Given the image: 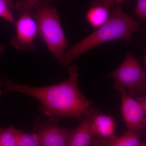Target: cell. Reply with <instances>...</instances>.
Returning <instances> with one entry per match:
<instances>
[{
  "mask_svg": "<svg viewBox=\"0 0 146 146\" xmlns=\"http://www.w3.org/2000/svg\"><path fill=\"white\" fill-rule=\"evenodd\" d=\"M0 17L11 23L14 21L13 14L10 8L5 0H0Z\"/></svg>",
  "mask_w": 146,
  "mask_h": 146,
  "instance_id": "cell-15",
  "label": "cell"
},
{
  "mask_svg": "<svg viewBox=\"0 0 146 146\" xmlns=\"http://www.w3.org/2000/svg\"><path fill=\"white\" fill-rule=\"evenodd\" d=\"M68 72V79L54 85L31 87L4 78L0 81V88L3 95L14 91L26 94L39 100L41 103L39 111L48 116V120L52 122L57 124L60 120L66 118L81 120L94 103L87 99L79 89L77 66L71 65Z\"/></svg>",
  "mask_w": 146,
  "mask_h": 146,
  "instance_id": "cell-1",
  "label": "cell"
},
{
  "mask_svg": "<svg viewBox=\"0 0 146 146\" xmlns=\"http://www.w3.org/2000/svg\"><path fill=\"white\" fill-rule=\"evenodd\" d=\"M16 129L12 125L6 129L0 127V146H17L15 134Z\"/></svg>",
  "mask_w": 146,
  "mask_h": 146,
  "instance_id": "cell-13",
  "label": "cell"
},
{
  "mask_svg": "<svg viewBox=\"0 0 146 146\" xmlns=\"http://www.w3.org/2000/svg\"><path fill=\"white\" fill-rule=\"evenodd\" d=\"M113 2L117 3V4H120L123 2L125 0H112Z\"/></svg>",
  "mask_w": 146,
  "mask_h": 146,
  "instance_id": "cell-21",
  "label": "cell"
},
{
  "mask_svg": "<svg viewBox=\"0 0 146 146\" xmlns=\"http://www.w3.org/2000/svg\"><path fill=\"white\" fill-rule=\"evenodd\" d=\"M41 0H24L19 1L16 3L15 7L21 13H25L27 11H30L35 5Z\"/></svg>",
  "mask_w": 146,
  "mask_h": 146,
  "instance_id": "cell-14",
  "label": "cell"
},
{
  "mask_svg": "<svg viewBox=\"0 0 146 146\" xmlns=\"http://www.w3.org/2000/svg\"><path fill=\"white\" fill-rule=\"evenodd\" d=\"M5 50V48L4 46L0 45V56L2 55L3 53L4 52Z\"/></svg>",
  "mask_w": 146,
  "mask_h": 146,
  "instance_id": "cell-20",
  "label": "cell"
},
{
  "mask_svg": "<svg viewBox=\"0 0 146 146\" xmlns=\"http://www.w3.org/2000/svg\"><path fill=\"white\" fill-rule=\"evenodd\" d=\"M137 18L143 21L146 20V0H138L135 9Z\"/></svg>",
  "mask_w": 146,
  "mask_h": 146,
  "instance_id": "cell-16",
  "label": "cell"
},
{
  "mask_svg": "<svg viewBox=\"0 0 146 146\" xmlns=\"http://www.w3.org/2000/svg\"><path fill=\"white\" fill-rule=\"evenodd\" d=\"M7 5L11 9H13L15 7V5L13 3V0H5Z\"/></svg>",
  "mask_w": 146,
  "mask_h": 146,
  "instance_id": "cell-19",
  "label": "cell"
},
{
  "mask_svg": "<svg viewBox=\"0 0 146 146\" xmlns=\"http://www.w3.org/2000/svg\"><path fill=\"white\" fill-rule=\"evenodd\" d=\"M72 130L36 117L31 132L37 135L40 146H67Z\"/></svg>",
  "mask_w": 146,
  "mask_h": 146,
  "instance_id": "cell-5",
  "label": "cell"
},
{
  "mask_svg": "<svg viewBox=\"0 0 146 146\" xmlns=\"http://www.w3.org/2000/svg\"><path fill=\"white\" fill-rule=\"evenodd\" d=\"M3 95V93L2 91H1V90L0 89V96H2V95Z\"/></svg>",
  "mask_w": 146,
  "mask_h": 146,
  "instance_id": "cell-23",
  "label": "cell"
},
{
  "mask_svg": "<svg viewBox=\"0 0 146 146\" xmlns=\"http://www.w3.org/2000/svg\"><path fill=\"white\" fill-rule=\"evenodd\" d=\"M140 146H146L145 143H141Z\"/></svg>",
  "mask_w": 146,
  "mask_h": 146,
  "instance_id": "cell-22",
  "label": "cell"
},
{
  "mask_svg": "<svg viewBox=\"0 0 146 146\" xmlns=\"http://www.w3.org/2000/svg\"><path fill=\"white\" fill-rule=\"evenodd\" d=\"M34 7L38 33L50 52L62 65L68 44L60 25L59 14L46 0L39 1Z\"/></svg>",
  "mask_w": 146,
  "mask_h": 146,
  "instance_id": "cell-3",
  "label": "cell"
},
{
  "mask_svg": "<svg viewBox=\"0 0 146 146\" xmlns=\"http://www.w3.org/2000/svg\"><path fill=\"white\" fill-rule=\"evenodd\" d=\"M114 88L121 94V111L128 131L140 134L145 133L146 114L138 103L129 96L124 87L114 84Z\"/></svg>",
  "mask_w": 146,
  "mask_h": 146,
  "instance_id": "cell-6",
  "label": "cell"
},
{
  "mask_svg": "<svg viewBox=\"0 0 146 146\" xmlns=\"http://www.w3.org/2000/svg\"><path fill=\"white\" fill-rule=\"evenodd\" d=\"M141 134L127 131L123 136L116 135L109 138H99L104 146H140Z\"/></svg>",
  "mask_w": 146,
  "mask_h": 146,
  "instance_id": "cell-11",
  "label": "cell"
},
{
  "mask_svg": "<svg viewBox=\"0 0 146 146\" xmlns=\"http://www.w3.org/2000/svg\"><path fill=\"white\" fill-rule=\"evenodd\" d=\"M93 146H104L101 142L99 138H94L92 143Z\"/></svg>",
  "mask_w": 146,
  "mask_h": 146,
  "instance_id": "cell-18",
  "label": "cell"
},
{
  "mask_svg": "<svg viewBox=\"0 0 146 146\" xmlns=\"http://www.w3.org/2000/svg\"><path fill=\"white\" fill-rule=\"evenodd\" d=\"M134 100L138 103L144 113L146 114V97H136Z\"/></svg>",
  "mask_w": 146,
  "mask_h": 146,
  "instance_id": "cell-17",
  "label": "cell"
},
{
  "mask_svg": "<svg viewBox=\"0 0 146 146\" xmlns=\"http://www.w3.org/2000/svg\"><path fill=\"white\" fill-rule=\"evenodd\" d=\"M98 110L96 108L91 107L87 110L81 123L73 129L67 146H89L92 143L95 136L91 121Z\"/></svg>",
  "mask_w": 146,
  "mask_h": 146,
  "instance_id": "cell-8",
  "label": "cell"
},
{
  "mask_svg": "<svg viewBox=\"0 0 146 146\" xmlns=\"http://www.w3.org/2000/svg\"><path fill=\"white\" fill-rule=\"evenodd\" d=\"M141 25V22L125 14L121 7H114L105 23L65 52L62 66L70 65L82 54L105 42L116 39L131 42L133 33Z\"/></svg>",
  "mask_w": 146,
  "mask_h": 146,
  "instance_id": "cell-2",
  "label": "cell"
},
{
  "mask_svg": "<svg viewBox=\"0 0 146 146\" xmlns=\"http://www.w3.org/2000/svg\"><path fill=\"white\" fill-rule=\"evenodd\" d=\"M91 128L98 138H109L115 135L116 124L110 115H105L98 110L92 118Z\"/></svg>",
  "mask_w": 146,
  "mask_h": 146,
  "instance_id": "cell-10",
  "label": "cell"
},
{
  "mask_svg": "<svg viewBox=\"0 0 146 146\" xmlns=\"http://www.w3.org/2000/svg\"><path fill=\"white\" fill-rule=\"evenodd\" d=\"M106 77L115 80V84L124 87L131 96L146 94L145 73L129 52L122 64Z\"/></svg>",
  "mask_w": 146,
  "mask_h": 146,
  "instance_id": "cell-4",
  "label": "cell"
},
{
  "mask_svg": "<svg viewBox=\"0 0 146 146\" xmlns=\"http://www.w3.org/2000/svg\"><path fill=\"white\" fill-rule=\"evenodd\" d=\"M15 134L17 146H40L39 138L34 133H26L16 128Z\"/></svg>",
  "mask_w": 146,
  "mask_h": 146,
  "instance_id": "cell-12",
  "label": "cell"
},
{
  "mask_svg": "<svg viewBox=\"0 0 146 146\" xmlns=\"http://www.w3.org/2000/svg\"><path fill=\"white\" fill-rule=\"evenodd\" d=\"M16 33L11 40V45L19 50L28 52L35 48L34 41L38 33L37 24L31 11L21 14L16 23Z\"/></svg>",
  "mask_w": 146,
  "mask_h": 146,
  "instance_id": "cell-7",
  "label": "cell"
},
{
  "mask_svg": "<svg viewBox=\"0 0 146 146\" xmlns=\"http://www.w3.org/2000/svg\"><path fill=\"white\" fill-rule=\"evenodd\" d=\"M112 0H96L92 3L86 14V19L92 26L98 28L110 17L114 7Z\"/></svg>",
  "mask_w": 146,
  "mask_h": 146,
  "instance_id": "cell-9",
  "label": "cell"
}]
</instances>
